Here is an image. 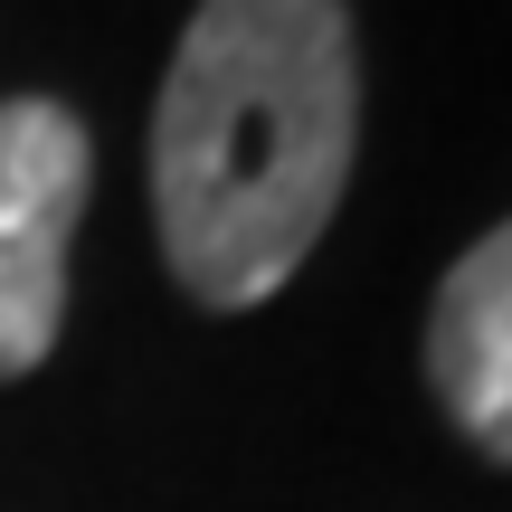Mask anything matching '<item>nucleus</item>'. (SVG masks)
<instances>
[{
    "mask_svg": "<svg viewBox=\"0 0 512 512\" xmlns=\"http://www.w3.org/2000/svg\"><path fill=\"white\" fill-rule=\"evenodd\" d=\"M361 152L342 0H200L152 105V219L190 304L247 313L332 228Z\"/></svg>",
    "mask_w": 512,
    "mask_h": 512,
    "instance_id": "1",
    "label": "nucleus"
},
{
    "mask_svg": "<svg viewBox=\"0 0 512 512\" xmlns=\"http://www.w3.org/2000/svg\"><path fill=\"white\" fill-rule=\"evenodd\" d=\"M95 143L57 95L0 105V380H29L67 332V238L86 219Z\"/></svg>",
    "mask_w": 512,
    "mask_h": 512,
    "instance_id": "2",
    "label": "nucleus"
},
{
    "mask_svg": "<svg viewBox=\"0 0 512 512\" xmlns=\"http://www.w3.org/2000/svg\"><path fill=\"white\" fill-rule=\"evenodd\" d=\"M427 380L475 456L512 465V219L446 266L427 304Z\"/></svg>",
    "mask_w": 512,
    "mask_h": 512,
    "instance_id": "3",
    "label": "nucleus"
}]
</instances>
